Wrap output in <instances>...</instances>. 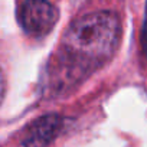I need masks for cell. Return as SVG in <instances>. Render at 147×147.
<instances>
[{
  "label": "cell",
  "mask_w": 147,
  "mask_h": 147,
  "mask_svg": "<svg viewBox=\"0 0 147 147\" xmlns=\"http://www.w3.org/2000/svg\"><path fill=\"white\" fill-rule=\"evenodd\" d=\"M63 121L56 114L42 115L35 120L25 131L22 144L25 147H46L61 133Z\"/></svg>",
  "instance_id": "3957f363"
},
{
  "label": "cell",
  "mask_w": 147,
  "mask_h": 147,
  "mask_svg": "<svg viewBox=\"0 0 147 147\" xmlns=\"http://www.w3.org/2000/svg\"><path fill=\"white\" fill-rule=\"evenodd\" d=\"M3 97H5V77H3L2 68H0V104H2Z\"/></svg>",
  "instance_id": "277c9868"
},
{
  "label": "cell",
  "mask_w": 147,
  "mask_h": 147,
  "mask_svg": "<svg viewBox=\"0 0 147 147\" xmlns=\"http://www.w3.org/2000/svg\"><path fill=\"white\" fill-rule=\"evenodd\" d=\"M58 20L56 7L48 0H25L20 10L23 29L33 36L49 33Z\"/></svg>",
  "instance_id": "7a4b0ae2"
},
{
  "label": "cell",
  "mask_w": 147,
  "mask_h": 147,
  "mask_svg": "<svg viewBox=\"0 0 147 147\" xmlns=\"http://www.w3.org/2000/svg\"><path fill=\"white\" fill-rule=\"evenodd\" d=\"M120 38L121 23L115 13L92 12L71 23L63 35V48L68 56L98 66L115 53Z\"/></svg>",
  "instance_id": "6da1fadb"
}]
</instances>
